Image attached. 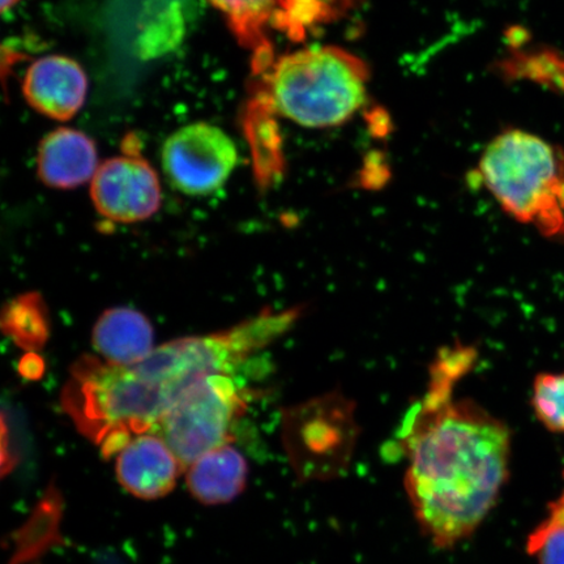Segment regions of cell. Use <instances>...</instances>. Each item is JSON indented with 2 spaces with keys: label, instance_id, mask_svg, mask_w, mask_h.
<instances>
[{
  "label": "cell",
  "instance_id": "obj_1",
  "mask_svg": "<svg viewBox=\"0 0 564 564\" xmlns=\"http://www.w3.org/2000/svg\"><path fill=\"white\" fill-rule=\"evenodd\" d=\"M474 357L469 348H455L438 358L425 397L399 433L409 500L423 533L438 547L469 538L509 477V427L474 400L454 398Z\"/></svg>",
  "mask_w": 564,
  "mask_h": 564
},
{
  "label": "cell",
  "instance_id": "obj_2",
  "mask_svg": "<svg viewBox=\"0 0 564 564\" xmlns=\"http://www.w3.org/2000/svg\"><path fill=\"white\" fill-rule=\"evenodd\" d=\"M295 316V312L263 313L217 334L176 338L130 368L84 356L70 370L63 409L110 457L137 436L153 433L199 380L230 373L284 334Z\"/></svg>",
  "mask_w": 564,
  "mask_h": 564
},
{
  "label": "cell",
  "instance_id": "obj_3",
  "mask_svg": "<svg viewBox=\"0 0 564 564\" xmlns=\"http://www.w3.org/2000/svg\"><path fill=\"white\" fill-rule=\"evenodd\" d=\"M271 105L310 129L348 122L368 97L369 70L344 48L316 46L281 56L267 77Z\"/></svg>",
  "mask_w": 564,
  "mask_h": 564
},
{
  "label": "cell",
  "instance_id": "obj_4",
  "mask_svg": "<svg viewBox=\"0 0 564 564\" xmlns=\"http://www.w3.org/2000/svg\"><path fill=\"white\" fill-rule=\"evenodd\" d=\"M484 185L514 220L546 237H564V152L540 137L511 130L482 154Z\"/></svg>",
  "mask_w": 564,
  "mask_h": 564
},
{
  "label": "cell",
  "instance_id": "obj_5",
  "mask_svg": "<svg viewBox=\"0 0 564 564\" xmlns=\"http://www.w3.org/2000/svg\"><path fill=\"white\" fill-rule=\"evenodd\" d=\"M245 409V394L230 373H214L189 388L152 434L164 440L187 470L210 451L230 444Z\"/></svg>",
  "mask_w": 564,
  "mask_h": 564
},
{
  "label": "cell",
  "instance_id": "obj_6",
  "mask_svg": "<svg viewBox=\"0 0 564 564\" xmlns=\"http://www.w3.org/2000/svg\"><path fill=\"white\" fill-rule=\"evenodd\" d=\"M237 161L235 141L209 123L182 127L162 148V166L169 181L187 195L217 192L229 180Z\"/></svg>",
  "mask_w": 564,
  "mask_h": 564
},
{
  "label": "cell",
  "instance_id": "obj_7",
  "mask_svg": "<svg viewBox=\"0 0 564 564\" xmlns=\"http://www.w3.org/2000/svg\"><path fill=\"white\" fill-rule=\"evenodd\" d=\"M90 196L104 217L123 224L147 220L161 206L156 172L150 162L130 152L98 166L91 180Z\"/></svg>",
  "mask_w": 564,
  "mask_h": 564
},
{
  "label": "cell",
  "instance_id": "obj_8",
  "mask_svg": "<svg viewBox=\"0 0 564 564\" xmlns=\"http://www.w3.org/2000/svg\"><path fill=\"white\" fill-rule=\"evenodd\" d=\"M88 79L79 63L63 55H47L26 69L23 94L40 115L65 122L86 102Z\"/></svg>",
  "mask_w": 564,
  "mask_h": 564
},
{
  "label": "cell",
  "instance_id": "obj_9",
  "mask_svg": "<svg viewBox=\"0 0 564 564\" xmlns=\"http://www.w3.org/2000/svg\"><path fill=\"white\" fill-rule=\"evenodd\" d=\"M181 470L178 458L156 434L139 435L117 454L118 482L139 499L166 497L174 490Z\"/></svg>",
  "mask_w": 564,
  "mask_h": 564
},
{
  "label": "cell",
  "instance_id": "obj_10",
  "mask_svg": "<svg viewBox=\"0 0 564 564\" xmlns=\"http://www.w3.org/2000/svg\"><path fill=\"white\" fill-rule=\"evenodd\" d=\"M98 166L95 141L82 131L63 127L42 140L37 167L41 181L48 187H79L94 180Z\"/></svg>",
  "mask_w": 564,
  "mask_h": 564
},
{
  "label": "cell",
  "instance_id": "obj_11",
  "mask_svg": "<svg viewBox=\"0 0 564 564\" xmlns=\"http://www.w3.org/2000/svg\"><path fill=\"white\" fill-rule=\"evenodd\" d=\"M153 327L144 314L129 307H115L97 321L94 328V347L105 362L118 368H130L154 350Z\"/></svg>",
  "mask_w": 564,
  "mask_h": 564
},
{
  "label": "cell",
  "instance_id": "obj_12",
  "mask_svg": "<svg viewBox=\"0 0 564 564\" xmlns=\"http://www.w3.org/2000/svg\"><path fill=\"white\" fill-rule=\"evenodd\" d=\"M249 465L230 444L202 456L187 469L186 484L192 496L203 505L231 502L246 488Z\"/></svg>",
  "mask_w": 564,
  "mask_h": 564
},
{
  "label": "cell",
  "instance_id": "obj_13",
  "mask_svg": "<svg viewBox=\"0 0 564 564\" xmlns=\"http://www.w3.org/2000/svg\"><path fill=\"white\" fill-rule=\"evenodd\" d=\"M228 19L232 32L243 45L257 48L262 69L270 56L265 26L276 21L284 28L289 0H209Z\"/></svg>",
  "mask_w": 564,
  "mask_h": 564
},
{
  "label": "cell",
  "instance_id": "obj_14",
  "mask_svg": "<svg viewBox=\"0 0 564 564\" xmlns=\"http://www.w3.org/2000/svg\"><path fill=\"white\" fill-rule=\"evenodd\" d=\"M3 327L20 347L40 348L48 333L46 312L39 295L28 294L11 302L3 314Z\"/></svg>",
  "mask_w": 564,
  "mask_h": 564
},
{
  "label": "cell",
  "instance_id": "obj_15",
  "mask_svg": "<svg viewBox=\"0 0 564 564\" xmlns=\"http://www.w3.org/2000/svg\"><path fill=\"white\" fill-rule=\"evenodd\" d=\"M532 404L542 425L550 432L564 433V372L535 378Z\"/></svg>",
  "mask_w": 564,
  "mask_h": 564
},
{
  "label": "cell",
  "instance_id": "obj_16",
  "mask_svg": "<svg viewBox=\"0 0 564 564\" xmlns=\"http://www.w3.org/2000/svg\"><path fill=\"white\" fill-rule=\"evenodd\" d=\"M527 546L540 564H564V528L539 525L529 535Z\"/></svg>",
  "mask_w": 564,
  "mask_h": 564
},
{
  "label": "cell",
  "instance_id": "obj_17",
  "mask_svg": "<svg viewBox=\"0 0 564 564\" xmlns=\"http://www.w3.org/2000/svg\"><path fill=\"white\" fill-rule=\"evenodd\" d=\"M542 528H564V492L550 506L549 517L540 524Z\"/></svg>",
  "mask_w": 564,
  "mask_h": 564
},
{
  "label": "cell",
  "instance_id": "obj_18",
  "mask_svg": "<svg viewBox=\"0 0 564 564\" xmlns=\"http://www.w3.org/2000/svg\"><path fill=\"white\" fill-rule=\"evenodd\" d=\"M19 0H2V11H9L13 6H17Z\"/></svg>",
  "mask_w": 564,
  "mask_h": 564
}]
</instances>
